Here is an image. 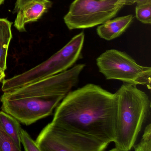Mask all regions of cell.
<instances>
[{
  "label": "cell",
  "mask_w": 151,
  "mask_h": 151,
  "mask_svg": "<svg viewBox=\"0 0 151 151\" xmlns=\"http://www.w3.org/2000/svg\"><path fill=\"white\" fill-rule=\"evenodd\" d=\"M5 71L1 68H0V82H2L6 77Z\"/></svg>",
  "instance_id": "cell-18"
},
{
  "label": "cell",
  "mask_w": 151,
  "mask_h": 151,
  "mask_svg": "<svg viewBox=\"0 0 151 151\" xmlns=\"http://www.w3.org/2000/svg\"><path fill=\"white\" fill-rule=\"evenodd\" d=\"M84 37L83 32L76 35L60 50L44 62L26 72L4 79L2 81V91H11L69 69L81 57Z\"/></svg>",
  "instance_id": "cell-3"
},
{
  "label": "cell",
  "mask_w": 151,
  "mask_h": 151,
  "mask_svg": "<svg viewBox=\"0 0 151 151\" xmlns=\"http://www.w3.org/2000/svg\"><path fill=\"white\" fill-rule=\"evenodd\" d=\"M135 151H151V124H149L145 128L140 141L133 145Z\"/></svg>",
  "instance_id": "cell-12"
},
{
  "label": "cell",
  "mask_w": 151,
  "mask_h": 151,
  "mask_svg": "<svg viewBox=\"0 0 151 151\" xmlns=\"http://www.w3.org/2000/svg\"><path fill=\"white\" fill-rule=\"evenodd\" d=\"M136 3H137V5L147 4L151 3V0H136Z\"/></svg>",
  "instance_id": "cell-17"
},
{
  "label": "cell",
  "mask_w": 151,
  "mask_h": 151,
  "mask_svg": "<svg viewBox=\"0 0 151 151\" xmlns=\"http://www.w3.org/2000/svg\"><path fill=\"white\" fill-rule=\"evenodd\" d=\"M52 5L50 0H32L28 2L17 12L14 26L20 32L26 31L25 25L39 20Z\"/></svg>",
  "instance_id": "cell-8"
},
{
  "label": "cell",
  "mask_w": 151,
  "mask_h": 151,
  "mask_svg": "<svg viewBox=\"0 0 151 151\" xmlns=\"http://www.w3.org/2000/svg\"><path fill=\"white\" fill-rule=\"evenodd\" d=\"M12 23L6 18H0V68H7L9 47L12 39Z\"/></svg>",
  "instance_id": "cell-10"
},
{
  "label": "cell",
  "mask_w": 151,
  "mask_h": 151,
  "mask_svg": "<svg viewBox=\"0 0 151 151\" xmlns=\"http://www.w3.org/2000/svg\"><path fill=\"white\" fill-rule=\"evenodd\" d=\"M96 64L99 72L108 80L145 86L151 89V68L139 65L124 52L106 50L97 58Z\"/></svg>",
  "instance_id": "cell-4"
},
{
  "label": "cell",
  "mask_w": 151,
  "mask_h": 151,
  "mask_svg": "<svg viewBox=\"0 0 151 151\" xmlns=\"http://www.w3.org/2000/svg\"><path fill=\"white\" fill-rule=\"evenodd\" d=\"M136 2V0H125L124 5H132Z\"/></svg>",
  "instance_id": "cell-19"
},
{
  "label": "cell",
  "mask_w": 151,
  "mask_h": 151,
  "mask_svg": "<svg viewBox=\"0 0 151 151\" xmlns=\"http://www.w3.org/2000/svg\"><path fill=\"white\" fill-rule=\"evenodd\" d=\"M116 111L115 93L87 84L66 95L52 122L109 145L115 137Z\"/></svg>",
  "instance_id": "cell-1"
},
{
  "label": "cell",
  "mask_w": 151,
  "mask_h": 151,
  "mask_svg": "<svg viewBox=\"0 0 151 151\" xmlns=\"http://www.w3.org/2000/svg\"><path fill=\"white\" fill-rule=\"evenodd\" d=\"M0 151H21L6 133L0 122Z\"/></svg>",
  "instance_id": "cell-13"
},
{
  "label": "cell",
  "mask_w": 151,
  "mask_h": 151,
  "mask_svg": "<svg viewBox=\"0 0 151 151\" xmlns=\"http://www.w3.org/2000/svg\"><path fill=\"white\" fill-rule=\"evenodd\" d=\"M31 1L32 0H17L14 9V13H16L19 9L22 7L26 3Z\"/></svg>",
  "instance_id": "cell-16"
},
{
  "label": "cell",
  "mask_w": 151,
  "mask_h": 151,
  "mask_svg": "<svg viewBox=\"0 0 151 151\" xmlns=\"http://www.w3.org/2000/svg\"><path fill=\"white\" fill-rule=\"evenodd\" d=\"M124 3L125 0H75L64 22L70 30L92 28L114 17Z\"/></svg>",
  "instance_id": "cell-6"
},
{
  "label": "cell",
  "mask_w": 151,
  "mask_h": 151,
  "mask_svg": "<svg viewBox=\"0 0 151 151\" xmlns=\"http://www.w3.org/2000/svg\"><path fill=\"white\" fill-rule=\"evenodd\" d=\"M5 1V0H0V6H1L4 3Z\"/></svg>",
  "instance_id": "cell-20"
},
{
  "label": "cell",
  "mask_w": 151,
  "mask_h": 151,
  "mask_svg": "<svg viewBox=\"0 0 151 151\" xmlns=\"http://www.w3.org/2000/svg\"><path fill=\"white\" fill-rule=\"evenodd\" d=\"M133 20L132 15L108 20L97 28L99 36L101 38L110 40L119 37L129 27Z\"/></svg>",
  "instance_id": "cell-9"
},
{
  "label": "cell",
  "mask_w": 151,
  "mask_h": 151,
  "mask_svg": "<svg viewBox=\"0 0 151 151\" xmlns=\"http://www.w3.org/2000/svg\"><path fill=\"white\" fill-rule=\"evenodd\" d=\"M137 19L144 24H150L151 23V3L137 5L136 8Z\"/></svg>",
  "instance_id": "cell-14"
},
{
  "label": "cell",
  "mask_w": 151,
  "mask_h": 151,
  "mask_svg": "<svg viewBox=\"0 0 151 151\" xmlns=\"http://www.w3.org/2000/svg\"><path fill=\"white\" fill-rule=\"evenodd\" d=\"M35 141L40 151H102L109 145L52 122L43 129Z\"/></svg>",
  "instance_id": "cell-5"
},
{
  "label": "cell",
  "mask_w": 151,
  "mask_h": 151,
  "mask_svg": "<svg viewBox=\"0 0 151 151\" xmlns=\"http://www.w3.org/2000/svg\"><path fill=\"white\" fill-rule=\"evenodd\" d=\"M137 86L124 83L115 93L117 101L116 129L115 147L112 151L131 150L150 113V99Z\"/></svg>",
  "instance_id": "cell-2"
},
{
  "label": "cell",
  "mask_w": 151,
  "mask_h": 151,
  "mask_svg": "<svg viewBox=\"0 0 151 151\" xmlns=\"http://www.w3.org/2000/svg\"><path fill=\"white\" fill-rule=\"evenodd\" d=\"M85 67L84 64H76L59 74L4 92L1 98L13 99L32 95L66 96L77 85L79 76Z\"/></svg>",
  "instance_id": "cell-7"
},
{
  "label": "cell",
  "mask_w": 151,
  "mask_h": 151,
  "mask_svg": "<svg viewBox=\"0 0 151 151\" xmlns=\"http://www.w3.org/2000/svg\"><path fill=\"white\" fill-rule=\"evenodd\" d=\"M0 122L6 133L21 151L20 133L22 127L19 121L11 115L2 110L0 111Z\"/></svg>",
  "instance_id": "cell-11"
},
{
  "label": "cell",
  "mask_w": 151,
  "mask_h": 151,
  "mask_svg": "<svg viewBox=\"0 0 151 151\" xmlns=\"http://www.w3.org/2000/svg\"><path fill=\"white\" fill-rule=\"evenodd\" d=\"M20 140L26 151H40L36 141L31 137L30 135L22 128H21L20 133Z\"/></svg>",
  "instance_id": "cell-15"
}]
</instances>
